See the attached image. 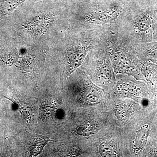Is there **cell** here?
<instances>
[{"label":"cell","instance_id":"6da1fadb","mask_svg":"<svg viewBox=\"0 0 157 157\" xmlns=\"http://www.w3.org/2000/svg\"><path fill=\"white\" fill-rule=\"evenodd\" d=\"M135 0H86L79 4L78 23L87 30L120 23L128 14Z\"/></svg>","mask_w":157,"mask_h":157},{"label":"cell","instance_id":"7a4b0ae2","mask_svg":"<svg viewBox=\"0 0 157 157\" xmlns=\"http://www.w3.org/2000/svg\"><path fill=\"white\" fill-rule=\"evenodd\" d=\"M157 20V0H135L126 16L117 25L133 44H139L153 41Z\"/></svg>","mask_w":157,"mask_h":157},{"label":"cell","instance_id":"3957f363","mask_svg":"<svg viewBox=\"0 0 157 157\" xmlns=\"http://www.w3.org/2000/svg\"><path fill=\"white\" fill-rule=\"evenodd\" d=\"M99 42L106 49L117 73H139L142 62L136 54L134 44L121 33L117 25L102 28Z\"/></svg>","mask_w":157,"mask_h":157},{"label":"cell","instance_id":"277c9868","mask_svg":"<svg viewBox=\"0 0 157 157\" xmlns=\"http://www.w3.org/2000/svg\"><path fill=\"white\" fill-rule=\"evenodd\" d=\"M135 52L142 62H151L157 64V42L134 44Z\"/></svg>","mask_w":157,"mask_h":157},{"label":"cell","instance_id":"5b68a950","mask_svg":"<svg viewBox=\"0 0 157 157\" xmlns=\"http://www.w3.org/2000/svg\"><path fill=\"white\" fill-rule=\"evenodd\" d=\"M28 0H0V19L9 14Z\"/></svg>","mask_w":157,"mask_h":157},{"label":"cell","instance_id":"8992f818","mask_svg":"<svg viewBox=\"0 0 157 157\" xmlns=\"http://www.w3.org/2000/svg\"><path fill=\"white\" fill-rule=\"evenodd\" d=\"M100 150L101 154L103 156H112L113 154V150L111 147L107 144H102L100 147Z\"/></svg>","mask_w":157,"mask_h":157},{"label":"cell","instance_id":"52a82bcc","mask_svg":"<svg viewBox=\"0 0 157 157\" xmlns=\"http://www.w3.org/2000/svg\"><path fill=\"white\" fill-rule=\"evenodd\" d=\"M146 135V131H144V130H141L137 134L135 141V145L137 148H140L143 146Z\"/></svg>","mask_w":157,"mask_h":157},{"label":"cell","instance_id":"ba28073f","mask_svg":"<svg viewBox=\"0 0 157 157\" xmlns=\"http://www.w3.org/2000/svg\"><path fill=\"white\" fill-rule=\"evenodd\" d=\"M62 1H64V2H69L72 3H75V4H79L84 1H86V0H62Z\"/></svg>","mask_w":157,"mask_h":157},{"label":"cell","instance_id":"9c48e42d","mask_svg":"<svg viewBox=\"0 0 157 157\" xmlns=\"http://www.w3.org/2000/svg\"><path fill=\"white\" fill-rule=\"evenodd\" d=\"M153 41L157 42V20L155 25L154 29Z\"/></svg>","mask_w":157,"mask_h":157},{"label":"cell","instance_id":"30bf717a","mask_svg":"<svg viewBox=\"0 0 157 157\" xmlns=\"http://www.w3.org/2000/svg\"></svg>","mask_w":157,"mask_h":157}]
</instances>
